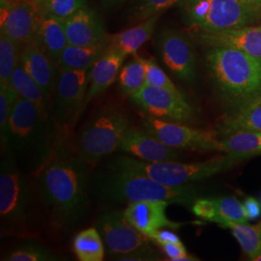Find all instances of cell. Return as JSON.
Returning a JSON list of instances; mask_svg holds the SVG:
<instances>
[{
    "label": "cell",
    "instance_id": "6da1fadb",
    "mask_svg": "<svg viewBox=\"0 0 261 261\" xmlns=\"http://www.w3.org/2000/svg\"><path fill=\"white\" fill-rule=\"evenodd\" d=\"M80 156L59 147L40 173L41 197L59 226L75 227L88 209L89 168Z\"/></svg>",
    "mask_w": 261,
    "mask_h": 261
},
{
    "label": "cell",
    "instance_id": "7a4b0ae2",
    "mask_svg": "<svg viewBox=\"0 0 261 261\" xmlns=\"http://www.w3.org/2000/svg\"><path fill=\"white\" fill-rule=\"evenodd\" d=\"M56 123V118L46 117L35 103L19 96L1 138L2 145L22 168L41 171L60 147Z\"/></svg>",
    "mask_w": 261,
    "mask_h": 261
},
{
    "label": "cell",
    "instance_id": "3957f363",
    "mask_svg": "<svg viewBox=\"0 0 261 261\" xmlns=\"http://www.w3.org/2000/svg\"><path fill=\"white\" fill-rule=\"evenodd\" d=\"M205 58L217 90L233 112L261 103V60L226 47H209Z\"/></svg>",
    "mask_w": 261,
    "mask_h": 261
},
{
    "label": "cell",
    "instance_id": "277c9868",
    "mask_svg": "<svg viewBox=\"0 0 261 261\" xmlns=\"http://www.w3.org/2000/svg\"><path fill=\"white\" fill-rule=\"evenodd\" d=\"M95 188L105 199L116 202L167 201L193 205L196 199V189L190 185L168 186L145 175L118 169L96 178Z\"/></svg>",
    "mask_w": 261,
    "mask_h": 261
},
{
    "label": "cell",
    "instance_id": "5b68a950",
    "mask_svg": "<svg viewBox=\"0 0 261 261\" xmlns=\"http://www.w3.org/2000/svg\"><path fill=\"white\" fill-rule=\"evenodd\" d=\"M240 161L229 153L195 163L146 162L128 156H118L112 160L110 168L145 175L168 186L177 187L212 177L233 168Z\"/></svg>",
    "mask_w": 261,
    "mask_h": 261
},
{
    "label": "cell",
    "instance_id": "8992f818",
    "mask_svg": "<svg viewBox=\"0 0 261 261\" xmlns=\"http://www.w3.org/2000/svg\"><path fill=\"white\" fill-rule=\"evenodd\" d=\"M188 23L204 32H219L253 25L261 20V10L240 0H180Z\"/></svg>",
    "mask_w": 261,
    "mask_h": 261
},
{
    "label": "cell",
    "instance_id": "52a82bcc",
    "mask_svg": "<svg viewBox=\"0 0 261 261\" xmlns=\"http://www.w3.org/2000/svg\"><path fill=\"white\" fill-rule=\"evenodd\" d=\"M130 129L127 113L118 107H105L84 126L77 139V154L88 164L96 163L118 149Z\"/></svg>",
    "mask_w": 261,
    "mask_h": 261
},
{
    "label": "cell",
    "instance_id": "ba28073f",
    "mask_svg": "<svg viewBox=\"0 0 261 261\" xmlns=\"http://www.w3.org/2000/svg\"><path fill=\"white\" fill-rule=\"evenodd\" d=\"M29 187L11 150L2 145L0 166V217L4 231L20 230L28 220Z\"/></svg>",
    "mask_w": 261,
    "mask_h": 261
},
{
    "label": "cell",
    "instance_id": "9c48e42d",
    "mask_svg": "<svg viewBox=\"0 0 261 261\" xmlns=\"http://www.w3.org/2000/svg\"><path fill=\"white\" fill-rule=\"evenodd\" d=\"M96 228L102 236L106 252L115 259L134 252L152 250L151 240L130 224L124 212H105L98 218Z\"/></svg>",
    "mask_w": 261,
    "mask_h": 261
},
{
    "label": "cell",
    "instance_id": "30bf717a",
    "mask_svg": "<svg viewBox=\"0 0 261 261\" xmlns=\"http://www.w3.org/2000/svg\"><path fill=\"white\" fill-rule=\"evenodd\" d=\"M142 126L150 135L174 149L222 152V141L217 139L213 132L159 119L149 114L143 116Z\"/></svg>",
    "mask_w": 261,
    "mask_h": 261
},
{
    "label": "cell",
    "instance_id": "8fae6325",
    "mask_svg": "<svg viewBox=\"0 0 261 261\" xmlns=\"http://www.w3.org/2000/svg\"><path fill=\"white\" fill-rule=\"evenodd\" d=\"M1 33L24 47L35 43L38 28L43 14L37 3L32 0L0 1Z\"/></svg>",
    "mask_w": 261,
    "mask_h": 261
},
{
    "label": "cell",
    "instance_id": "7c38bea8",
    "mask_svg": "<svg viewBox=\"0 0 261 261\" xmlns=\"http://www.w3.org/2000/svg\"><path fill=\"white\" fill-rule=\"evenodd\" d=\"M130 100L146 114L175 123L192 121L195 112L184 95L165 88L144 85L130 96Z\"/></svg>",
    "mask_w": 261,
    "mask_h": 261
},
{
    "label": "cell",
    "instance_id": "4fadbf2b",
    "mask_svg": "<svg viewBox=\"0 0 261 261\" xmlns=\"http://www.w3.org/2000/svg\"><path fill=\"white\" fill-rule=\"evenodd\" d=\"M90 70H58L53 112L59 125L73 120L75 114L83 110Z\"/></svg>",
    "mask_w": 261,
    "mask_h": 261
},
{
    "label": "cell",
    "instance_id": "5bb4252c",
    "mask_svg": "<svg viewBox=\"0 0 261 261\" xmlns=\"http://www.w3.org/2000/svg\"><path fill=\"white\" fill-rule=\"evenodd\" d=\"M159 48L164 63L173 74L189 83L195 80V54L184 35L175 30H164L159 38Z\"/></svg>",
    "mask_w": 261,
    "mask_h": 261
},
{
    "label": "cell",
    "instance_id": "9a60e30c",
    "mask_svg": "<svg viewBox=\"0 0 261 261\" xmlns=\"http://www.w3.org/2000/svg\"><path fill=\"white\" fill-rule=\"evenodd\" d=\"M62 21L69 45L91 47L108 39L102 19L86 4Z\"/></svg>",
    "mask_w": 261,
    "mask_h": 261
},
{
    "label": "cell",
    "instance_id": "2e32d148",
    "mask_svg": "<svg viewBox=\"0 0 261 261\" xmlns=\"http://www.w3.org/2000/svg\"><path fill=\"white\" fill-rule=\"evenodd\" d=\"M198 39L206 47H232L261 60V24L219 32L199 31Z\"/></svg>",
    "mask_w": 261,
    "mask_h": 261
},
{
    "label": "cell",
    "instance_id": "e0dca14e",
    "mask_svg": "<svg viewBox=\"0 0 261 261\" xmlns=\"http://www.w3.org/2000/svg\"><path fill=\"white\" fill-rule=\"evenodd\" d=\"M169 204L167 201L130 202L124 210V215L130 224L151 240L153 234L159 229H178L182 226L183 224L168 219L166 210Z\"/></svg>",
    "mask_w": 261,
    "mask_h": 261
},
{
    "label": "cell",
    "instance_id": "ac0fdd59",
    "mask_svg": "<svg viewBox=\"0 0 261 261\" xmlns=\"http://www.w3.org/2000/svg\"><path fill=\"white\" fill-rule=\"evenodd\" d=\"M117 150L146 162L176 161L179 158L177 149L164 144L145 130L134 128L125 133Z\"/></svg>",
    "mask_w": 261,
    "mask_h": 261
},
{
    "label": "cell",
    "instance_id": "d6986e66",
    "mask_svg": "<svg viewBox=\"0 0 261 261\" xmlns=\"http://www.w3.org/2000/svg\"><path fill=\"white\" fill-rule=\"evenodd\" d=\"M19 64L49 98L56 88L58 75L56 62L36 43H32L21 48Z\"/></svg>",
    "mask_w": 261,
    "mask_h": 261
},
{
    "label": "cell",
    "instance_id": "ffe728a7",
    "mask_svg": "<svg viewBox=\"0 0 261 261\" xmlns=\"http://www.w3.org/2000/svg\"><path fill=\"white\" fill-rule=\"evenodd\" d=\"M125 58L126 56L119 50L108 46L90 70L89 87L85 96L84 107L103 93L115 82Z\"/></svg>",
    "mask_w": 261,
    "mask_h": 261
},
{
    "label": "cell",
    "instance_id": "44dd1931",
    "mask_svg": "<svg viewBox=\"0 0 261 261\" xmlns=\"http://www.w3.org/2000/svg\"><path fill=\"white\" fill-rule=\"evenodd\" d=\"M35 43L57 65L63 50L69 45L63 21L53 17L43 16L38 28Z\"/></svg>",
    "mask_w": 261,
    "mask_h": 261
},
{
    "label": "cell",
    "instance_id": "7402d4cb",
    "mask_svg": "<svg viewBox=\"0 0 261 261\" xmlns=\"http://www.w3.org/2000/svg\"><path fill=\"white\" fill-rule=\"evenodd\" d=\"M159 16L143 20L141 23L117 34L109 35V47L119 50L123 55H136L140 47L149 40L156 28Z\"/></svg>",
    "mask_w": 261,
    "mask_h": 261
},
{
    "label": "cell",
    "instance_id": "603a6c76",
    "mask_svg": "<svg viewBox=\"0 0 261 261\" xmlns=\"http://www.w3.org/2000/svg\"><path fill=\"white\" fill-rule=\"evenodd\" d=\"M108 39L91 47H80L68 45L58 61V69L63 71L90 70L98 58L108 47Z\"/></svg>",
    "mask_w": 261,
    "mask_h": 261
},
{
    "label": "cell",
    "instance_id": "cb8c5ba5",
    "mask_svg": "<svg viewBox=\"0 0 261 261\" xmlns=\"http://www.w3.org/2000/svg\"><path fill=\"white\" fill-rule=\"evenodd\" d=\"M11 85L20 97L35 103L46 117L55 118L53 109L49 106V98L44 93L39 84L24 71L19 62L11 77Z\"/></svg>",
    "mask_w": 261,
    "mask_h": 261
},
{
    "label": "cell",
    "instance_id": "d4e9b609",
    "mask_svg": "<svg viewBox=\"0 0 261 261\" xmlns=\"http://www.w3.org/2000/svg\"><path fill=\"white\" fill-rule=\"evenodd\" d=\"M222 152L244 160L261 155V132H237L225 136Z\"/></svg>",
    "mask_w": 261,
    "mask_h": 261
},
{
    "label": "cell",
    "instance_id": "484cf974",
    "mask_svg": "<svg viewBox=\"0 0 261 261\" xmlns=\"http://www.w3.org/2000/svg\"><path fill=\"white\" fill-rule=\"evenodd\" d=\"M237 132H261V103L234 111L223 123L224 136Z\"/></svg>",
    "mask_w": 261,
    "mask_h": 261
},
{
    "label": "cell",
    "instance_id": "4316f807",
    "mask_svg": "<svg viewBox=\"0 0 261 261\" xmlns=\"http://www.w3.org/2000/svg\"><path fill=\"white\" fill-rule=\"evenodd\" d=\"M73 248L80 260H103L106 249L102 236L96 227L84 229L76 234L73 241Z\"/></svg>",
    "mask_w": 261,
    "mask_h": 261
},
{
    "label": "cell",
    "instance_id": "83f0119b",
    "mask_svg": "<svg viewBox=\"0 0 261 261\" xmlns=\"http://www.w3.org/2000/svg\"><path fill=\"white\" fill-rule=\"evenodd\" d=\"M214 213L211 222L227 227L230 224H247L250 220L245 207L235 197H217L212 198Z\"/></svg>",
    "mask_w": 261,
    "mask_h": 261
},
{
    "label": "cell",
    "instance_id": "f1b7e54d",
    "mask_svg": "<svg viewBox=\"0 0 261 261\" xmlns=\"http://www.w3.org/2000/svg\"><path fill=\"white\" fill-rule=\"evenodd\" d=\"M135 57L124 66L118 75L119 88L127 96L140 90L146 82V69L144 59L134 55Z\"/></svg>",
    "mask_w": 261,
    "mask_h": 261
},
{
    "label": "cell",
    "instance_id": "f546056e",
    "mask_svg": "<svg viewBox=\"0 0 261 261\" xmlns=\"http://www.w3.org/2000/svg\"><path fill=\"white\" fill-rule=\"evenodd\" d=\"M229 228L232 235L239 242L244 252L255 260L261 254V223L256 225L247 224H230Z\"/></svg>",
    "mask_w": 261,
    "mask_h": 261
},
{
    "label": "cell",
    "instance_id": "4dcf8cb0",
    "mask_svg": "<svg viewBox=\"0 0 261 261\" xmlns=\"http://www.w3.org/2000/svg\"><path fill=\"white\" fill-rule=\"evenodd\" d=\"M3 259L9 261H55L59 258L43 244L28 240L19 243L11 249Z\"/></svg>",
    "mask_w": 261,
    "mask_h": 261
},
{
    "label": "cell",
    "instance_id": "1f68e13d",
    "mask_svg": "<svg viewBox=\"0 0 261 261\" xmlns=\"http://www.w3.org/2000/svg\"><path fill=\"white\" fill-rule=\"evenodd\" d=\"M21 47L0 33V84L10 85L11 77L19 62Z\"/></svg>",
    "mask_w": 261,
    "mask_h": 261
},
{
    "label": "cell",
    "instance_id": "d6a6232c",
    "mask_svg": "<svg viewBox=\"0 0 261 261\" xmlns=\"http://www.w3.org/2000/svg\"><path fill=\"white\" fill-rule=\"evenodd\" d=\"M179 2L180 0H136L130 7V18L143 21L160 16Z\"/></svg>",
    "mask_w": 261,
    "mask_h": 261
},
{
    "label": "cell",
    "instance_id": "836d02e7",
    "mask_svg": "<svg viewBox=\"0 0 261 261\" xmlns=\"http://www.w3.org/2000/svg\"><path fill=\"white\" fill-rule=\"evenodd\" d=\"M85 5V0H46L41 6L43 16L65 20Z\"/></svg>",
    "mask_w": 261,
    "mask_h": 261
},
{
    "label": "cell",
    "instance_id": "e575fe53",
    "mask_svg": "<svg viewBox=\"0 0 261 261\" xmlns=\"http://www.w3.org/2000/svg\"><path fill=\"white\" fill-rule=\"evenodd\" d=\"M19 95L14 87L10 85L0 84V136L3 137L10 116L14 107L19 99Z\"/></svg>",
    "mask_w": 261,
    "mask_h": 261
},
{
    "label": "cell",
    "instance_id": "d590c367",
    "mask_svg": "<svg viewBox=\"0 0 261 261\" xmlns=\"http://www.w3.org/2000/svg\"><path fill=\"white\" fill-rule=\"evenodd\" d=\"M144 64L146 69L145 85L161 87L176 93H180L177 87L169 80L167 74L156 63L154 59H144Z\"/></svg>",
    "mask_w": 261,
    "mask_h": 261
},
{
    "label": "cell",
    "instance_id": "8d00e7d4",
    "mask_svg": "<svg viewBox=\"0 0 261 261\" xmlns=\"http://www.w3.org/2000/svg\"><path fill=\"white\" fill-rule=\"evenodd\" d=\"M161 247L170 260H197V258H195L187 253L186 248L184 247L182 242L165 243V244L161 245Z\"/></svg>",
    "mask_w": 261,
    "mask_h": 261
},
{
    "label": "cell",
    "instance_id": "74e56055",
    "mask_svg": "<svg viewBox=\"0 0 261 261\" xmlns=\"http://www.w3.org/2000/svg\"><path fill=\"white\" fill-rule=\"evenodd\" d=\"M151 241L158 243L160 246L165 243L181 242L180 238L176 234L168 229H163V228L159 229L158 231L153 234V236L151 237Z\"/></svg>",
    "mask_w": 261,
    "mask_h": 261
},
{
    "label": "cell",
    "instance_id": "f35d334b",
    "mask_svg": "<svg viewBox=\"0 0 261 261\" xmlns=\"http://www.w3.org/2000/svg\"><path fill=\"white\" fill-rule=\"evenodd\" d=\"M246 213L249 220H255L259 218L261 215V203L254 197H247L243 202Z\"/></svg>",
    "mask_w": 261,
    "mask_h": 261
},
{
    "label": "cell",
    "instance_id": "ab89813d",
    "mask_svg": "<svg viewBox=\"0 0 261 261\" xmlns=\"http://www.w3.org/2000/svg\"><path fill=\"white\" fill-rule=\"evenodd\" d=\"M128 0H102L103 8H113L115 6L121 5L123 3L127 2Z\"/></svg>",
    "mask_w": 261,
    "mask_h": 261
},
{
    "label": "cell",
    "instance_id": "60d3db41",
    "mask_svg": "<svg viewBox=\"0 0 261 261\" xmlns=\"http://www.w3.org/2000/svg\"><path fill=\"white\" fill-rule=\"evenodd\" d=\"M240 1L250 5L252 8L261 10V0H240Z\"/></svg>",
    "mask_w": 261,
    "mask_h": 261
},
{
    "label": "cell",
    "instance_id": "b9f144b4",
    "mask_svg": "<svg viewBox=\"0 0 261 261\" xmlns=\"http://www.w3.org/2000/svg\"><path fill=\"white\" fill-rule=\"evenodd\" d=\"M32 1H34L35 3H37L38 5H39V7L41 8V6L43 5V3H44L46 0H32Z\"/></svg>",
    "mask_w": 261,
    "mask_h": 261
},
{
    "label": "cell",
    "instance_id": "7bdbcfd3",
    "mask_svg": "<svg viewBox=\"0 0 261 261\" xmlns=\"http://www.w3.org/2000/svg\"><path fill=\"white\" fill-rule=\"evenodd\" d=\"M254 261H261V254L259 255V256H258V257H256V258H255V260Z\"/></svg>",
    "mask_w": 261,
    "mask_h": 261
},
{
    "label": "cell",
    "instance_id": "ee69618b",
    "mask_svg": "<svg viewBox=\"0 0 261 261\" xmlns=\"http://www.w3.org/2000/svg\"><path fill=\"white\" fill-rule=\"evenodd\" d=\"M260 203H261V197H260Z\"/></svg>",
    "mask_w": 261,
    "mask_h": 261
}]
</instances>
